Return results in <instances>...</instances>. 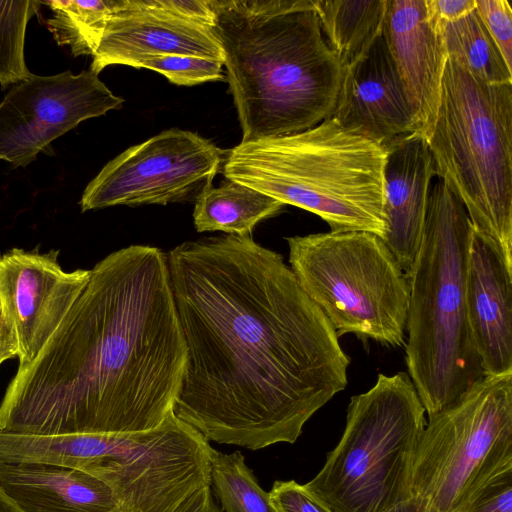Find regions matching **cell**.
<instances>
[{
	"label": "cell",
	"instance_id": "1",
	"mask_svg": "<svg viewBox=\"0 0 512 512\" xmlns=\"http://www.w3.org/2000/svg\"><path fill=\"white\" fill-rule=\"evenodd\" d=\"M186 363L174 415L208 442L294 443L347 386L349 357L281 254L251 235L167 253Z\"/></svg>",
	"mask_w": 512,
	"mask_h": 512
},
{
	"label": "cell",
	"instance_id": "2",
	"mask_svg": "<svg viewBox=\"0 0 512 512\" xmlns=\"http://www.w3.org/2000/svg\"><path fill=\"white\" fill-rule=\"evenodd\" d=\"M186 345L167 254L110 253L0 403V433L59 435L153 429L173 413Z\"/></svg>",
	"mask_w": 512,
	"mask_h": 512
},
{
	"label": "cell",
	"instance_id": "3",
	"mask_svg": "<svg viewBox=\"0 0 512 512\" xmlns=\"http://www.w3.org/2000/svg\"><path fill=\"white\" fill-rule=\"evenodd\" d=\"M241 143L287 136L330 117L344 67L312 0H210Z\"/></svg>",
	"mask_w": 512,
	"mask_h": 512
},
{
	"label": "cell",
	"instance_id": "4",
	"mask_svg": "<svg viewBox=\"0 0 512 512\" xmlns=\"http://www.w3.org/2000/svg\"><path fill=\"white\" fill-rule=\"evenodd\" d=\"M387 147L328 117L287 136L240 143L222 165L227 180L316 214L332 232L384 240Z\"/></svg>",
	"mask_w": 512,
	"mask_h": 512
},
{
	"label": "cell",
	"instance_id": "5",
	"mask_svg": "<svg viewBox=\"0 0 512 512\" xmlns=\"http://www.w3.org/2000/svg\"><path fill=\"white\" fill-rule=\"evenodd\" d=\"M473 226L442 182L429 192L424 231L408 275L406 365L431 417L484 376L467 315L466 277Z\"/></svg>",
	"mask_w": 512,
	"mask_h": 512
},
{
	"label": "cell",
	"instance_id": "6",
	"mask_svg": "<svg viewBox=\"0 0 512 512\" xmlns=\"http://www.w3.org/2000/svg\"><path fill=\"white\" fill-rule=\"evenodd\" d=\"M427 144L473 229L512 263V83H485L448 58Z\"/></svg>",
	"mask_w": 512,
	"mask_h": 512
},
{
	"label": "cell",
	"instance_id": "7",
	"mask_svg": "<svg viewBox=\"0 0 512 512\" xmlns=\"http://www.w3.org/2000/svg\"><path fill=\"white\" fill-rule=\"evenodd\" d=\"M424 413L407 373L379 374L351 397L339 443L304 487L332 512H386L409 499Z\"/></svg>",
	"mask_w": 512,
	"mask_h": 512
},
{
	"label": "cell",
	"instance_id": "8",
	"mask_svg": "<svg viewBox=\"0 0 512 512\" xmlns=\"http://www.w3.org/2000/svg\"><path fill=\"white\" fill-rule=\"evenodd\" d=\"M211 450L174 413L150 430L33 435L27 443L29 461L87 472L134 512H173L211 486Z\"/></svg>",
	"mask_w": 512,
	"mask_h": 512
},
{
	"label": "cell",
	"instance_id": "9",
	"mask_svg": "<svg viewBox=\"0 0 512 512\" xmlns=\"http://www.w3.org/2000/svg\"><path fill=\"white\" fill-rule=\"evenodd\" d=\"M286 240L300 287L338 337L355 334L403 345L409 282L382 238L366 231H330Z\"/></svg>",
	"mask_w": 512,
	"mask_h": 512
},
{
	"label": "cell",
	"instance_id": "10",
	"mask_svg": "<svg viewBox=\"0 0 512 512\" xmlns=\"http://www.w3.org/2000/svg\"><path fill=\"white\" fill-rule=\"evenodd\" d=\"M512 470V372L484 375L429 417L411 470V493L438 512H466Z\"/></svg>",
	"mask_w": 512,
	"mask_h": 512
},
{
	"label": "cell",
	"instance_id": "11",
	"mask_svg": "<svg viewBox=\"0 0 512 512\" xmlns=\"http://www.w3.org/2000/svg\"><path fill=\"white\" fill-rule=\"evenodd\" d=\"M225 157L223 150L197 133L162 131L110 160L84 189L81 210L196 199L212 185Z\"/></svg>",
	"mask_w": 512,
	"mask_h": 512
},
{
	"label": "cell",
	"instance_id": "12",
	"mask_svg": "<svg viewBox=\"0 0 512 512\" xmlns=\"http://www.w3.org/2000/svg\"><path fill=\"white\" fill-rule=\"evenodd\" d=\"M123 103L90 69L31 74L0 102V160L26 167L55 139Z\"/></svg>",
	"mask_w": 512,
	"mask_h": 512
},
{
	"label": "cell",
	"instance_id": "13",
	"mask_svg": "<svg viewBox=\"0 0 512 512\" xmlns=\"http://www.w3.org/2000/svg\"><path fill=\"white\" fill-rule=\"evenodd\" d=\"M59 252L13 248L0 255V301L19 341V366L32 362L85 288L90 270L65 271Z\"/></svg>",
	"mask_w": 512,
	"mask_h": 512
},
{
	"label": "cell",
	"instance_id": "14",
	"mask_svg": "<svg viewBox=\"0 0 512 512\" xmlns=\"http://www.w3.org/2000/svg\"><path fill=\"white\" fill-rule=\"evenodd\" d=\"M165 54L196 56L224 65L213 27L169 13L155 0H117L90 70L99 75L107 66H131L137 60Z\"/></svg>",
	"mask_w": 512,
	"mask_h": 512
},
{
	"label": "cell",
	"instance_id": "15",
	"mask_svg": "<svg viewBox=\"0 0 512 512\" xmlns=\"http://www.w3.org/2000/svg\"><path fill=\"white\" fill-rule=\"evenodd\" d=\"M382 35L410 103L415 133L427 142L448 60L442 28L429 20L424 0H388Z\"/></svg>",
	"mask_w": 512,
	"mask_h": 512
},
{
	"label": "cell",
	"instance_id": "16",
	"mask_svg": "<svg viewBox=\"0 0 512 512\" xmlns=\"http://www.w3.org/2000/svg\"><path fill=\"white\" fill-rule=\"evenodd\" d=\"M330 117L384 145L416 132L410 103L382 34L358 61L344 68Z\"/></svg>",
	"mask_w": 512,
	"mask_h": 512
},
{
	"label": "cell",
	"instance_id": "17",
	"mask_svg": "<svg viewBox=\"0 0 512 512\" xmlns=\"http://www.w3.org/2000/svg\"><path fill=\"white\" fill-rule=\"evenodd\" d=\"M466 305L484 375L512 372V263L489 237L470 240Z\"/></svg>",
	"mask_w": 512,
	"mask_h": 512
},
{
	"label": "cell",
	"instance_id": "18",
	"mask_svg": "<svg viewBox=\"0 0 512 512\" xmlns=\"http://www.w3.org/2000/svg\"><path fill=\"white\" fill-rule=\"evenodd\" d=\"M386 147L384 242L408 278L422 240L434 164L426 140L416 133L397 137Z\"/></svg>",
	"mask_w": 512,
	"mask_h": 512
},
{
	"label": "cell",
	"instance_id": "19",
	"mask_svg": "<svg viewBox=\"0 0 512 512\" xmlns=\"http://www.w3.org/2000/svg\"><path fill=\"white\" fill-rule=\"evenodd\" d=\"M0 488L21 512H113L122 507L101 480L58 465L0 462Z\"/></svg>",
	"mask_w": 512,
	"mask_h": 512
},
{
	"label": "cell",
	"instance_id": "20",
	"mask_svg": "<svg viewBox=\"0 0 512 512\" xmlns=\"http://www.w3.org/2000/svg\"><path fill=\"white\" fill-rule=\"evenodd\" d=\"M284 206L260 191L226 179L221 186L211 185L196 197L194 225L198 232L251 235L260 221L277 215Z\"/></svg>",
	"mask_w": 512,
	"mask_h": 512
},
{
	"label": "cell",
	"instance_id": "21",
	"mask_svg": "<svg viewBox=\"0 0 512 512\" xmlns=\"http://www.w3.org/2000/svg\"><path fill=\"white\" fill-rule=\"evenodd\" d=\"M313 3L325 40L344 68L358 61L382 34L388 0Z\"/></svg>",
	"mask_w": 512,
	"mask_h": 512
},
{
	"label": "cell",
	"instance_id": "22",
	"mask_svg": "<svg viewBox=\"0 0 512 512\" xmlns=\"http://www.w3.org/2000/svg\"><path fill=\"white\" fill-rule=\"evenodd\" d=\"M442 36L448 58L472 76L489 84L512 83V70L507 67L476 7L458 20L444 23Z\"/></svg>",
	"mask_w": 512,
	"mask_h": 512
},
{
	"label": "cell",
	"instance_id": "23",
	"mask_svg": "<svg viewBox=\"0 0 512 512\" xmlns=\"http://www.w3.org/2000/svg\"><path fill=\"white\" fill-rule=\"evenodd\" d=\"M51 10L46 24L58 45L73 56H93L117 0L41 1Z\"/></svg>",
	"mask_w": 512,
	"mask_h": 512
},
{
	"label": "cell",
	"instance_id": "24",
	"mask_svg": "<svg viewBox=\"0 0 512 512\" xmlns=\"http://www.w3.org/2000/svg\"><path fill=\"white\" fill-rule=\"evenodd\" d=\"M210 468V487L221 512H276L269 492L258 484L240 451L226 454L212 448Z\"/></svg>",
	"mask_w": 512,
	"mask_h": 512
},
{
	"label": "cell",
	"instance_id": "25",
	"mask_svg": "<svg viewBox=\"0 0 512 512\" xmlns=\"http://www.w3.org/2000/svg\"><path fill=\"white\" fill-rule=\"evenodd\" d=\"M41 1L0 0V85L2 89L28 78L25 62L26 28L41 7Z\"/></svg>",
	"mask_w": 512,
	"mask_h": 512
},
{
	"label": "cell",
	"instance_id": "26",
	"mask_svg": "<svg viewBox=\"0 0 512 512\" xmlns=\"http://www.w3.org/2000/svg\"><path fill=\"white\" fill-rule=\"evenodd\" d=\"M131 66L155 71L171 83L181 86L222 81L225 78L222 62L189 55H155L137 60Z\"/></svg>",
	"mask_w": 512,
	"mask_h": 512
},
{
	"label": "cell",
	"instance_id": "27",
	"mask_svg": "<svg viewBox=\"0 0 512 512\" xmlns=\"http://www.w3.org/2000/svg\"><path fill=\"white\" fill-rule=\"evenodd\" d=\"M476 10L512 70V9L507 0H476Z\"/></svg>",
	"mask_w": 512,
	"mask_h": 512
},
{
	"label": "cell",
	"instance_id": "28",
	"mask_svg": "<svg viewBox=\"0 0 512 512\" xmlns=\"http://www.w3.org/2000/svg\"><path fill=\"white\" fill-rule=\"evenodd\" d=\"M269 495L276 512H332L294 480L275 481Z\"/></svg>",
	"mask_w": 512,
	"mask_h": 512
},
{
	"label": "cell",
	"instance_id": "29",
	"mask_svg": "<svg viewBox=\"0 0 512 512\" xmlns=\"http://www.w3.org/2000/svg\"><path fill=\"white\" fill-rule=\"evenodd\" d=\"M466 512H512V470L486 486Z\"/></svg>",
	"mask_w": 512,
	"mask_h": 512
},
{
	"label": "cell",
	"instance_id": "30",
	"mask_svg": "<svg viewBox=\"0 0 512 512\" xmlns=\"http://www.w3.org/2000/svg\"><path fill=\"white\" fill-rule=\"evenodd\" d=\"M429 20L442 28L475 9L476 0H424Z\"/></svg>",
	"mask_w": 512,
	"mask_h": 512
},
{
	"label": "cell",
	"instance_id": "31",
	"mask_svg": "<svg viewBox=\"0 0 512 512\" xmlns=\"http://www.w3.org/2000/svg\"><path fill=\"white\" fill-rule=\"evenodd\" d=\"M19 353L15 328L0 301V365L6 360L19 357Z\"/></svg>",
	"mask_w": 512,
	"mask_h": 512
},
{
	"label": "cell",
	"instance_id": "32",
	"mask_svg": "<svg viewBox=\"0 0 512 512\" xmlns=\"http://www.w3.org/2000/svg\"><path fill=\"white\" fill-rule=\"evenodd\" d=\"M173 512H221L210 486L202 487L182 502Z\"/></svg>",
	"mask_w": 512,
	"mask_h": 512
},
{
	"label": "cell",
	"instance_id": "33",
	"mask_svg": "<svg viewBox=\"0 0 512 512\" xmlns=\"http://www.w3.org/2000/svg\"><path fill=\"white\" fill-rule=\"evenodd\" d=\"M386 512H438L424 501L414 496L394 506Z\"/></svg>",
	"mask_w": 512,
	"mask_h": 512
},
{
	"label": "cell",
	"instance_id": "34",
	"mask_svg": "<svg viewBox=\"0 0 512 512\" xmlns=\"http://www.w3.org/2000/svg\"><path fill=\"white\" fill-rule=\"evenodd\" d=\"M0 512H21L0 488Z\"/></svg>",
	"mask_w": 512,
	"mask_h": 512
},
{
	"label": "cell",
	"instance_id": "35",
	"mask_svg": "<svg viewBox=\"0 0 512 512\" xmlns=\"http://www.w3.org/2000/svg\"><path fill=\"white\" fill-rule=\"evenodd\" d=\"M113 512H134L130 509H127V508H124V507H120L118 508L117 510L113 511Z\"/></svg>",
	"mask_w": 512,
	"mask_h": 512
}]
</instances>
